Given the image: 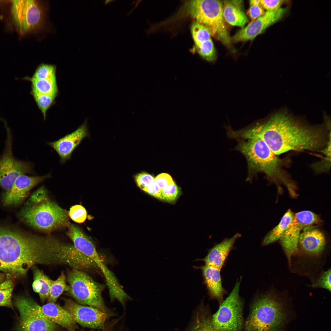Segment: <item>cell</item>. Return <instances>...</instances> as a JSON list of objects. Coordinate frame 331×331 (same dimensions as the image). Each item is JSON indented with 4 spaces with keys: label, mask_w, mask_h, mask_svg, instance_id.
<instances>
[{
    "label": "cell",
    "mask_w": 331,
    "mask_h": 331,
    "mask_svg": "<svg viewBox=\"0 0 331 331\" xmlns=\"http://www.w3.org/2000/svg\"><path fill=\"white\" fill-rule=\"evenodd\" d=\"M13 288V282L9 278L0 283V306L13 308L12 296Z\"/></svg>",
    "instance_id": "obj_27"
},
{
    "label": "cell",
    "mask_w": 331,
    "mask_h": 331,
    "mask_svg": "<svg viewBox=\"0 0 331 331\" xmlns=\"http://www.w3.org/2000/svg\"><path fill=\"white\" fill-rule=\"evenodd\" d=\"M202 270L207 287L211 297L218 301L220 304L223 301L225 291L222 282L220 270L214 267L205 265Z\"/></svg>",
    "instance_id": "obj_20"
},
{
    "label": "cell",
    "mask_w": 331,
    "mask_h": 331,
    "mask_svg": "<svg viewBox=\"0 0 331 331\" xmlns=\"http://www.w3.org/2000/svg\"><path fill=\"white\" fill-rule=\"evenodd\" d=\"M179 192V188L174 182L162 190V200L169 202L173 201L177 199Z\"/></svg>",
    "instance_id": "obj_34"
},
{
    "label": "cell",
    "mask_w": 331,
    "mask_h": 331,
    "mask_svg": "<svg viewBox=\"0 0 331 331\" xmlns=\"http://www.w3.org/2000/svg\"><path fill=\"white\" fill-rule=\"evenodd\" d=\"M113 325H105L104 327L103 328L101 329L98 330V331H112V327L113 326Z\"/></svg>",
    "instance_id": "obj_41"
},
{
    "label": "cell",
    "mask_w": 331,
    "mask_h": 331,
    "mask_svg": "<svg viewBox=\"0 0 331 331\" xmlns=\"http://www.w3.org/2000/svg\"><path fill=\"white\" fill-rule=\"evenodd\" d=\"M284 1L282 0H260V5L264 10L266 11H272L277 10L279 9Z\"/></svg>",
    "instance_id": "obj_37"
},
{
    "label": "cell",
    "mask_w": 331,
    "mask_h": 331,
    "mask_svg": "<svg viewBox=\"0 0 331 331\" xmlns=\"http://www.w3.org/2000/svg\"><path fill=\"white\" fill-rule=\"evenodd\" d=\"M50 177L49 174L41 176H29L26 175L19 176L11 189L3 193L2 197L3 205L10 206L19 204L27 196L32 188Z\"/></svg>",
    "instance_id": "obj_15"
},
{
    "label": "cell",
    "mask_w": 331,
    "mask_h": 331,
    "mask_svg": "<svg viewBox=\"0 0 331 331\" xmlns=\"http://www.w3.org/2000/svg\"><path fill=\"white\" fill-rule=\"evenodd\" d=\"M11 13L17 28L23 32L39 28L43 20L42 7L36 0L13 1Z\"/></svg>",
    "instance_id": "obj_12"
},
{
    "label": "cell",
    "mask_w": 331,
    "mask_h": 331,
    "mask_svg": "<svg viewBox=\"0 0 331 331\" xmlns=\"http://www.w3.org/2000/svg\"><path fill=\"white\" fill-rule=\"evenodd\" d=\"M241 236L240 234L237 233L232 237L225 238L215 245L203 259L205 265L221 270L235 241Z\"/></svg>",
    "instance_id": "obj_18"
},
{
    "label": "cell",
    "mask_w": 331,
    "mask_h": 331,
    "mask_svg": "<svg viewBox=\"0 0 331 331\" xmlns=\"http://www.w3.org/2000/svg\"><path fill=\"white\" fill-rule=\"evenodd\" d=\"M245 140L239 143L236 149L245 157L250 173L252 174L263 172L275 183L278 187L279 184H283L291 195H294L296 192L295 186L283 173L281 169L282 160L261 139L255 137Z\"/></svg>",
    "instance_id": "obj_3"
},
{
    "label": "cell",
    "mask_w": 331,
    "mask_h": 331,
    "mask_svg": "<svg viewBox=\"0 0 331 331\" xmlns=\"http://www.w3.org/2000/svg\"><path fill=\"white\" fill-rule=\"evenodd\" d=\"M56 67L53 65L41 64L36 69L32 77L34 79H49L56 76Z\"/></svg>",
    "instance_id": "obj_31"
},
{
    "label": "cell",
    "mask_w": 331,
    "mask_h": 331,
    "mask_svg": "<svg viewBox=\"0 0 331 331\" xmlns=\"http://www.w3.org/2000/svg\"><path fill=\"white\" fill-rule=\"evenodd\" d=\"M114 1H115V0H107L105 1V2H104L105 4V5H106V4L109 3H110L111 2Z\"/></svg>",
    "instance_id": "obj_44"
},
{
    "label": "cell",
    "mask_w": 331,
    "mask_h": 331,
    "mask_svg": "<svg viewBox=\"0 0 331 331\" xmlns=\"http://www.w3.org/2000/svg\"><path fill=\"white\" fill-rule=\"evenodd\" d=\"M321 221L318 215L310 211H302L294 215L291 222L279 239L289 264L292 257L298 252L299 238L302 230Z\"/></svg>",
    "instance_id": "obj_11"
},
{
    "label": "cell",
    "mask_w": 331,
    "mask_h": 331,
    "mask_svg": "<svg viewBox=\"0 0 331 331\" xmlns=\"http://www.w3.org/2000/svg\"><path fill=\"white\" fill-rule=\"evenodd\" d=\"M32 82V90L39 93L57 96L59 93L56 76L47 79H34L26 77Z\"/></svg>",
    "instance_id": "obj_25"
},
{
    "label": "cell",
    "mask_w": 331,
    "mask_h": 331,
    "mask_svg": "<svg viewBox=\"0 0 331 331\" xmlns=\"http://www.w3.org/2000/svg\"><path fill=\"white\" fill-rule=\"evenodd\" d=\"M67 277L63 272L55 280H52L51 284L48 302L55 303L59 296L65 291L70 289L69 285L66 283Z\"/></svg>",
    "instance_id": "obj_26"
},
{
    "label": "cell",
    "mask_w": 331,
    "mask_h": 331,
    "mask_svg": "<svg viewBox=\"0 0 331 331\" xmlns=\"http://www.w3.org/2000/svg\"><path fill=\"white\" fill-rule=\"evenodd\" d=\"M20 216L29 226L45 232L67 227L70 223L67 211L47 197L38 202L25 205Z\"/></svg>",
    "instance_id": "obj_6"
},
{
    "label": "cell",
    "mask_w": 331,
    "mask_h": 331,
    "mask_svg": "<svg viewBox=\"0 0 331 331\" xmlns=\"http://www.w3.org/2000/svg\"><path fill=\"white\" fill-rule=\"evenodd\" d=\"M282 304L272 293L257 298L244 324V331H279L285 320Z\"/></svg>",
    "instance_id": "obj_5"
},
{
    "label": "cell",
    "mask_w": 331,
    "mask_h": 331,
    "mask_svg": "<svg viewBox=\"0 0 331 331\" xmlns=\"http://www.w3.org/2000/svg\"><path fill=\"white\" fill-rule=\"evenodd\" d=\"M58 255L57 243L53 238L38 237L0 227V271L9 276H25L37 264L53 265Z\"/></svg>",
    "instance_id": "obj_2"
},
{
    "label": "cell",
    "mask_w": 331,
    "mask_h": 331,
    "mask_svg": "<svg viewBox=\"0 0 331 331\" xmlns=\"http://www.w3.org/2000/svg\"><path fill=\"white\" fill-rule=\"evenodd\" d=\"M172 178L169 174L162 173L154 178V183L162 190L174 182Z\"/></svg>",
    "instance_id": "obj_36"
},
{
    "label": "cell",
    "mask_w": 331,
    "mask_h": 331,
    "mask_svg": "<svg viewBox=\"0 0 331 331\" xmlns=\"http://www.w3.org/2000/svg\"><path fill=\"white\" fill-rule=\"evenodd\" d=\"M14 304L20 315L16 331H56L58 328V325L45 316L41 306L32 299L17 296L14 297Z\"/></svg>",
    "instance_id": "obj_8"
},
{
    "label": "cell",
    "mask_w": 331,
    "mask_h": 331,
    "mask_svg": "<svg viewBox=\"0 0 331 331\" xmlns=\"http://www.w3.org/2000/svg\"><path fill=\"white\" fill-rule=\"evenodd\" d=\"M180 17H190L207 28L211 36L226 46L231 38L226 26L223 13V2L217 0H193L185 2L176 15Z\"/></svg>",
    "instance_id": "obj_4"
},
{
    "label": "cell",
    "mask_w": 331,
    "mask_h": 331,
    "mask_svg": "<svg viewBox=\"0 0 331 331\" xmlns=\"http://www.w3.org/2000/svg\"><path fill=\"white\" fill-rule=\"evenodd\" d=\"M314 288H321L331 291V272L330 268L324 272L320 278L314 283L311 285Z\"/></svg>",
    "instance_id": "obj_33"
},
{
    "label": "cell",
    "mask_w": 331,
    "mask_h": 331,
    "mask_svg": "<svg viewBox=\"0 0 331 331\" xmlns=\"http://www.w3.org/2000/svg\"><path fill=\"white\" fill-rule=\"evenodd\" d=\"M5 125L7 135L5 147L0 157V186L7 191L11 189L19 176L32 173V166L29 162L18 160L14 157L12 134L6 124Z\"/></svg>",
    "instance_id": "obj_10"
},
{
    "label": "cell",
    "mask_w": 331,
    "mask_h": 331,
    "mask_svg": "<svg viewBox=\"0 0 331 331\" xmlns=\"http://www.w3.org/2000/svg\"><path fill=\"white\" fill-rule=\"evenodd\" d=\"M287 7L272 11H266L262 16L252 21L237 32L231 38L234 42L253 40L268 27L280 20L287 11Z\"/></svg>",
    "instance_id": "obj_14"
},
{
    "label": "cell",
    "mask_w": 331,
    "mask_h": 331,
    "mask_svg": "<svg viewBox=\"0 0 331 331\" xmlns=\"http://www.w3.org/2000/svg\"><path fill=\"white\" fill-rule=\"evenodd\" d=\"M0 119H1V118H0Z\"/></svg>",
    "instance_id": "obj_45"
},
{
    "label": "cell",
    "mask_w": 331,
    "mask_h": 331,
    "mask_svg": "<svg viewBox=\"0 0 331 331\" xmlns=\"http://www.w3.org/2000/svg\"><path fill=\"white\" fill-rule=\"evenodd\" d=\"M43 313L50 321L65 328L67 331H76L77 325L69 313L55 303L48 302L41 306Z\"/></svg>",
    "instance_id": "obj_19"
},
{
    "label": "cell",
    "mask_w": 331,
    "mask_h": 331,
    "mask_svg": "<svg viewBox=\"0 0 331 331\" xmlns=\"http://www.w3.org/2000/svg\"><path fill=\"white\" fill-rule=\"evenodd\" d=\"M89 135L87 120H85L74 132L48 144L55 150L60 157V162L64 163L70 158L72 152L82 139Z\"/></svg>",
    "instance_id": "obj_16"
},
{
    "label": "cell",
    "mask_w": 331,
    "mask_h": 331,
    "mask_svg": "<svg viewBox=\"0 0 331 331\" xmlns=\"http://www.w3.org/2000/svg\"><path fill=\"white\" fill-rule=\"evenodd\" d=\"M5 274L3 273L0 272V283L5 280Z\"/></svg>",
    "instance_id": "obj_43"
},
{
    "label": "cell",
    "mask_w": 331,
    "mask_h": 331,
    "mask_svg": "<svg viewBox=\"0 0 331 331\" xmlns=\"http://www.w3.org/2000/svg\"><path fill=\"white\" fill-rule=\"evenodd\" d=\"M328 127L312 126L279 112L239 130L244 139L259 137L276 155L290 150L323 151L331 143Z\"/></svg>",
    "instance_id": "obj_1"
},
{
    "label": "cell",
    "mask_w": 331,
    "mask_h": 331,
    "mask_svg": "<svg viewBox=\"0 0 331 331\" xmlns=\"http://www.w3.org/2000/svg\"><path fill=\"white\" fill-rule=\"evenodd\" d=\"M242 7V0L223 1V13L224 20L231 25L244 27L249 20Z\"/></svg>",
    "instance_id": "obj_21"
},
{
    "label": "cell",
    "mask_w": 331,
    "mask_h": 331,
    "mask_svg": "<svg viewBox=\"0 0 331 331\" xmlns=\"http://www.w3.org/2000/svg\"><path fill=\"white\" fill-rule=\"evenodd\" d=\"M260 0H253L249 1V4L251 5H260Z\"/></svg>",
    "instance_id": "obj_42"
},
{
    "label": "cell",
    "mask_w": 331,
    "mask_h": 331,
    "mask_svg": "<svg viewBox=\"0 0 331 331\" xmlns=\"http://www.w3.org/2000/svg\"><path fill=\"white\" fill-rule=\"evenodd\" d=\"M191 31L195 46L211 38V35L208 29L196 21L192 24Z\"/></svg>",
    "instance_id": "obj_29"
},
{
    "label": "cell",
    "mask_w": 331,
    "mask_h": 331,
    "mask_svg": "<svg viewBox=\"0 0 331 331\" xmlns=\"http://www.w3.org/2000/svg\"><path fill=\"white\" fill-rule=\"evenodd\" d=\"M135 179L137 186L143 190L154 182V178L146 172H142L135 175Z\"/></svg>",
    "instance_id": "obj_35"
},
{
    "label": "cell",
    "mask_w": 331,
    "mask_h": 331,
    "mask_svg": "<svg viewBox=\"0 0 331 331\" xmlns=\"http://www.w3.org/2000/svg\"><path fill=\"white\" fill-rule=\"evenodd\" d=\"M189 331H219L214 326L211 316L204 307L198 309Z\"/></svg>",
    "instance_id": "obj_24"
},
{
    "label": "cell",
    "mask_w": 331,
    "mask_h": 331,
    "mask_svg": "<svg viewBox=\"0 0 331 331\" xmlns=\"http://www.w3.org/2000/svg\"><path fill=\"white\" fill-rule=\"evenodd\" d=\"M87 212L85 208L80 205H75L70 209L68 215L74 222L79 223H84L87 217Z\"/></svg>",
    "instance_id": "obj_32"
},
{
    "label": "cell",
    "mask_w": 331,
    "mask_h": 331,
    "mask_svg": "<svg viewBox=\"0 0 331 331\" xmlns=\"http://www.w3.org/2000/svg\"><path fill=\"white\" fill-rule=\"evenodd\" d=\"M196 51L199 55L207 61H213L216 57V52L211 39L195 45Z\"/></svg>",
    "instance_id": "obj_30"
},
{
    "label": "cell",
    "mask_w": 331,
    "mask_h": 331,
    "mask_svg": "<svg viewBox=\"0 0 331 331\" xmlns=\"http://www.w3.org/2000/svg\"><path fill=\"white\" fill-rule=\"evenodd\" d=\"M326 244L324 234L314 225L308 226L303 228L299 241V244L304 251L314 255L321 254L324 249Z\"/></svg>",
    "instance_id": "obj_17"
},
{
    "label": "cell",
    "mask_w": 331,
    "mask_h": 331,
    "mask_svg": "<svg viewBox=\"0 0 331 331\" xmlns=\"http://www.w3.org/2000/svg\"><path fill=\"white\" fill-rule=\"evenodd\" d=\"M143 190L156 198L162 200V190L154 182Z\"/></svg>",
    "instance_id": "obj_40"
},
{
    "label": "cell",
    "mask_w": 331,
    "mask_h": 331,
    "mask_svg": "<svg viewBox=\"0 0 331 331\" xmlns=\"http://www.w3.org/2000/svg\"><path fill=\"white\" fill-rule=\"evenodd\" d=\"M265 12L260 5H251L248 11V14L252 21L263 15Z\"/></svg>",
    "instance_id": "obj_39"
},
{
    "label": "cell",
    "mask_w": 331,
    "mask_h": 331,
    "mask_svg": "<svg viewBox=\"0 0 331 331\" xmlns=\"http://www.w3.org/2000/svg\"><path fill=\"white\" fill-rule=\"evenodd\" d=\"M31 269L33 275V290L38 294L41 302H44L49 298L50 287L53 280L36 266H33Z\"/></svg>",
    "instance_id": "obj_22"
},
{
    "label": "cell",
    "mask_w": 331,
    "mask_h": 331,
    "mask_svg": "<svg viewBox=\"0 0 331 331\" xmlns=\"http://www.w3.org/2000/svg\"><path fill=\"white\" fill-rule=\"evenodd\" d=\"M63 307L70 314L76 322L90 329H101L111 314L102 312L95 308L81 305L69 299H64Z\"/></svg>",
    "instance_id": "obj_13"
},
{
    "label": "cell",
    "mask_w": 331,
    "mask_h": 331,
    "mask_svg": "<svg viewBox=\"0 0 331 331\" xmlns=\"http://www.w3.org/2000/svg\"><path fill=\"white\" fill-rule=\"evenodd\" d=\"M47 197L46 190L44 187H41L33 193L26 203L25 205L38 202Z\"/></svg>",
    "instance_id": "obj_38"
},
{
    "label": "cell",
    "mask_w": 331,
    "mask_h": 331,
    "mask_svg": "<svg viewBox=\"0 0 331 331\" xmlns=\"http://www.w3.org/2000/svg\"><path fill=\"white\" fill-rule=\"evenodd\" d=\"M67 280L70 287L69 294L78 303L110 314L102 296L104 285L95 281L84 271L75 268L69 271Z\"/></svg>",
    "instance_id": "obj_7"
},
{
    "label": "cell",
    "mask_w": 331,
    "mask_h": 331,
    "mask_svg": "<svg viewBox=\"0 0 331 331\" xmlns=\"http://www.w3.org/2000/svg\"><path fill=\"white\" fill-rule=\"evenodd\" d=\"M294 215L291 210L288 209L283 215L279 223L265 236L262 245H268L279 240L291 222Z\"/></svg>",
    "instance_id": "obj_23"
},
{
    "label": "cell",
    "mask_w": 331,
    "mask_h": 331,
    "mask_svg": "<svg viewBox=\"0 0 331 331\" xmlns=\"http://www.w3.org/2000/svg\"><path fill=\"white\" fill-rule=\"evenodd\" d=\"M240 281H237L227 298L220 304L212 320L219 331H241L244 323L243 303L239 295Z\"/></svg>",
    "instance_id": "obj_9"
},
{
    "label": "cell",
    "mask_w": 331,
    "mask_h": 331,
    "mask_svg": "<svg viewBox=\"0 0 331 331\" xmlns=\"http://www.w3.org/2000/svg\"><path fill=\"white\" fill-rule=\"evenodd\" d=\"M31 93L45 120L47 112L54 103L56 96L40 93L33 90H31Z\"/></svg>",
    "instance_id": "obj_28"
}]
</instances>
